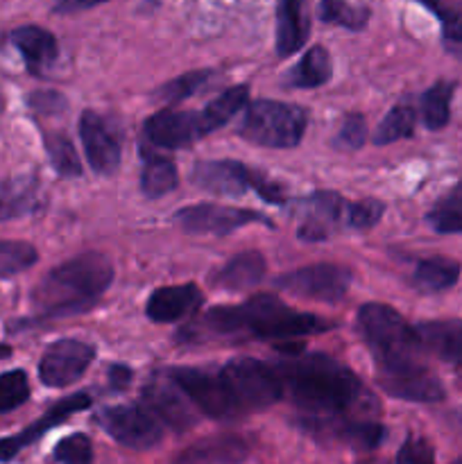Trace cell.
<instances>
[{
    "label": "cell",
    "instance_id": "obj_1",
    "mask_svg": "<svg viewBox=\"0 0 462 464\" xmlns=\"http://www.w3.org/2000/svg\"><path fill=\"white\" fill-rule=\"evenodd\" d=\"M358 326L374 353L379 383L388 394L406 401L433 403L444 399V385L426 370L415 329L385 304L370 302L358 311Z\"/></svg>",
    "mask_w": 462,
    "mask_h": 464
},
{
    "label": "cell",
    "instance_id": "obj_2",
    "mask_svg": "<svg viewBox=\"0 0 462 464\" xmlns=\"http://www.w3.org/2000/svg\"><path fill=\"white\" fill-rule=\"evenodd\" d=\"M284 392L297 408L311 415L338 417L370 401V392L356 374L324 353H297L272 365Z\"/></svg>",
    "mask_w": 462,
    "mask_h": 464
},
{
    "label": "cell",
    "instance_id": "obj_3",
    "mask_svg": "<svg viewBox=\"0 0 462 464\" xmlns=\"http://www.w3.org/2000/svg\"><path fill=\"white\" fill-rule=\"evenodd\" d=\"M204 326L213 334H247L261 340L299 338L331 329L329 322L322 317L294 311L267 293L254 295L243 306L213 308L204 317Z\"/></svg>",
    "mask_w": 462,
    "mask_h": 464
},
{
    "label": "cell",
    "instance_id": "obj_4",
    "mask_svg": "<svg viewBox=\"0 0 462 464\" xmlns=\"http://www.w3.org/2000/svg\"><path fill=\"white\" fill-rule=\"evenodd\" d=\"M113 266L102 252H86L54 267L36 290V302L45 315H72L98 302L111 285Z\"/></svg>",
    "mask_w": 462,
    "mask_h": 464
},
{
    "label": "cell",
    "instance_id": "obj_5",
    "mask_svg": "<svg viewBox=\"0 0 462 464\" xmlns=\"http://www.w3.org/2000/svg\"><path fill=\"white\" fill-rule=\"evenodd\" d=\"M306 111L294 104L276 102V100H256L247 107L240 136L249 143L263 148H294L302 143L306 131Z\"/></svg>",
    "mask_w": 462,
    "mask_h": 464
},
{
    "label": "cell",
    "instance_id": "obj_6",
    "mask_svg": "<svg viewBox=\"0 0 462 464\" xmlns=\"http://www.w3.org/2000/svg\"><path fill=\"white\" fill-rule=\"evenodd\" d=\"M220 374L243 411H263L284 397V383L274 367L256 358H234Z\"/></svg>",
    "mask_w": 462,
    "mask_h": 464
},
{
    "label": "cell",
    "instance_id": "obj_7",
    "mask_svg": "<svg viewBox=\"0 0 462 464\" xmlns=\"http://www.w3.org/2000/svg\"><path fill=\"white\" fill-rule=\"evenodd\" d=\"M193 181L204 190L217 195H243L247 190L261 195L270 204H284L285 195L276 184L267 181L265 177L256 175L252 168L243 166L231 159L220 161H199L193 166Z\"/></svg>",
    "mask_w": 462,
    "mask_h": 464
},
{
    "label": "cell",
    "instance_id": "obj_8",
    "mask_svg": "<svg viewBox=\"0 0 462 464\" xmlns=\"http://www.w3.org/2000/svg\"><path fill=\"white\" fill-rule=\"evenodd\" d=\"M168 379L211 420L229 421L245 412L220 372L213 374L199 367H172L168 370Z\"/></svg>",
    "mask_w": 462,
    "mask_h": 464
},
{
    "label": "cell",
    "instance_id": "obj_9",
    "mask_svg": "<svg viewBox=\"0 0 462 464\" xmlns=\"http://www.w3.org/2000/svg\"><path fill=\"white\" fill-rule=\"evenodd\" d=\"M351 270L333 263H317V266L299 267L288 275L276 276V285L294 297L317 299V302H338L347 295L351 285Z\"/></svg>",
    "mask_w": 462,
    "mask_h": 464
},
{
    "label": "cell",
    "instance_id": "obj_10",
    "mask_svg": "<svg viewBox=\"0 0 462 464\" xmlns=\"http://www.w3.org/2000/svg\"><path fill=\"white\" fill-rule=\"evenodd\" d=\"M98 421L116 442L136 451H145L161 442V421L145 406L127 403V406L104 408L98 415Z\"/></svg>",
    "mask_w": 462,
    "mask_h": 464
},
{
    "label": "cell",
    "instance_id": "obj_11",
    "mask_svg": "<svg viewBox=\"0 0 462 464\" xmlns=\"http://www.w3.org/2000/svg\"><path fill=\"white\" fill-rule=\"evenodd\" d=\"M270 225L265 216L247 208L225 207V204H193L175 213V225L186 234L226 236L247 225Z\"/></svg>",
    "mask_w": 462,
    "mask_h": 464
},
{
    "label": "cell",
    "instance_id": "obj_12",
    "mask_svg": "<svg viewBox=\"0 0 462 464\" xmlns=\"http://www.w3.org/2000/svg\"><path fill=\"white\" fill-rule=\"evenodd\" d=\"M95 358L93 344L75 338H62L45 349L39 362V379L48 388H66L75 383Z\"/></svg>",
    "mask_w": 462,
    "mask_h": 464
},
{
    "label": "cell",
    "instance_id": "obj_13",
    "mask_svg": "<svg viewBox=\"0 0 462 464\" xmlns=\"http://www.w3.org/2000/svg\"><path fill=\"white\" fill-rule=\"evenodd\" d=\"M149 143L166 150L186 148L202 136L211 134L199 111H179V109H161L145 121L143 127Z\"/></svg>",
    "mask_w": 462,
    "mask_h": 464
},
{
    "label": "cell",
    "instance_id": "obj_14",
    "mask_svg": "<svg viewBox=\"0 0 462 464\" xmlns=\"http://www.w3.org/2000/svg\"><path fill=\"white\" fill-rule=\"evenodd\" d=\"M80 136L86 161L98 175H113L120 166V145L95 111H84L80 118Z\"/></svg>",
    "mask_w": 462,
    "mask_h": 464
},
{
    "label": "cell",
    "instance_id": "obj_15",
    "mask_svg": "<svg viewBox=\"0 0 462 464\" xmlns=\"http://www.w3.org/2000/svg\"><path fill=\"white\" fill-rule=\"evenodd\" d=\"M89 406H91V397L86 392L71 394V397L57 401L53 408H50L48 412H45L43 417H41V420H36L34 424L27 426L23 433L0 440V460H3V462L12 460V458L16 456L21 449L27 447V444L36 442V440H39L41 435L48 433L50 429H54V426H59L62 421H66L68 417L75 415V412L86 411Z\"/></svg>",
    "mask_w": 462,
    "mask_h": 464
},
{
    "label": "cell",
    "instance_id": "obj_16",
    "mask_svg": "<svg viewBox=\"0 0 462 464\" xmlns=\"http://www.w3.org/2000/svg\"><path fill=\"white\" fill-rule=\"evenodd\" d=\"M302 240H324L335 227L347 222V202L338 193H315L302 204Z\"/></svg>",
    "mask_w": 462,
    "mask_h": 464
},
{
    "label": "cell",
    "instance_id": "obj_17",
    "mask_svg": "<svg viewBox=\"0 0 462 464\" xmlns=\"http://www.w3.org/2000/svg\"><path fill=\"white\" fill-rule=\"evenodd\" d=\"M202 304L204 295L195 284L166 285V288H159L149 295L145 315L152 322H157V324H172V322L188 317Z\"/></svg>",
    "mask_w": 462,
    "mask_h": 464
},
{
    "label": "cell",
    "instance_id": "obj_18",
    "mask_svg": "<svg viewBox=\"0 0 462 464\" xmlns=\"http://www.w3.org/2000/svg\"><path fill=\"white\" fill-rule=\"evenodd\" d=\"M179 392L181 390L170 379H168V383L166 381H152L143 392V406L170 429L186 430L195 424V417Z\"/></svg>",
    "mask_w": 462,
    "mask_h": 464
},
{
    "label": "cell",
    "instance_id": "obj_19",
    "mask_svg": "<svg viewBox=\"0 0 462 464\" xmlns=\"http://www.w3.org/2000/svg\"><path fill=\"white\" fill-rule=\"evenodd\" d=\"M311 34L306 0H279L276 5V54L290 57L303 48Z\"/></svg>",
    "mask_w": 462,
    "mask_h": 464
},
{
    "label": "cell",
    "instance_id": "obj_20",
    "mask_svg": "<svg viewBox=\"0 0 462 464\" xmlns=\"http://www.w3.org/2000/svg\"><path fill=\"white\" fill-rule=\"evenodd\" d=\"M12 44L16 45L21 53L23 62H25L27 71L34 75H43L50 66L54 63L59 54L57 39L50 34L48 30L39 25H23L12 32Z\"/></svg>",
    "mask_w": 462,
    "mask_h": 464
},
{
    "label": "cell",
    "instance_id": "obj_21",
    "mask_svg": "<svg viewBox=\"0 0 462 464\" xmlns=\"http://www.w3.org/2000/svg\"><path fill=\"white\" fill-rule=\"evenodd\" d=\"M265 276V258L261 252H243L226 261L216 275H211L213 285L222 290H247L261 284Z\"/></svg>",
    "mask_w": 462,
    "mask_h": 464
},
{
    "label": "cell",
    "instance_id": "obj_22",
    "mask_svg": "<svg viewBox=\"0 0 462 464\" xmlns=\"http://www.w3.org/2000/svg\"><path fill=\"white\" fill-rule=\"evenodd\" d=\"M415 331L426 352L435 353L442 361L460 362L462 365V322H424Z\"/></svg>",
    "mask_w": 462,
    "mask_h": 464
},
{
    "label": "cell",
    "instance_id": "obj_23",
    "mask_svg": "<svg viewBox=\"0 0 462 464\" xmlns=\"http://www.w3.org/2000/svg\"><path fill=\"white\" fill-rule=\"evenodd\" d=\"M247 456V444L238 438H211L186 449L175 464H240Z\"/></svg>",
    "mask_w": 462,
    "mask_h": 464
},
{
    "label": "cell",
    "instance_id": "obj_24",
    "mask_svg": "<svg viewBox=\"0 0 462 464\" xmlns=\"http://www.w3.org/2000/svg\"><path fill=\"white\" fill-rule=\"evenodd\" d=\"M39 207V184L32 177L0 181V222L14 220Z\"/></svg>",
    "mask_w": 462,
    "mask_h": 464
},
{
    "label": "cell",
    "instance_id": "obj_25",
    "mask_svg": "<svg viewBox=\"0 0 462 464\" xmlns=\"http://www.w3.org/2000/svg\"><path fill=\"white\" fill-rule=\"evenodd\" d=\"M460 263L447 256H430L417 263L412 285L421 293H444L460 279Z\"/></svg>",
    "mask_w": 462,
    "mask_h": 464
},
{
    "label": "cell",
    "instance_id": "obj_26",
    "mask_svg": "<svg viewBox=\"0 0 462 464\" xmlns=\"http://www.w3.org/2000/svg\"><path fill=\"white\" fill-rule=\"evenodd\" d=\"M331 75H333V62H331L329 50L324 45H313L290 71L285 82L294 89H317V86H324Z\"/></svg>",
    "mask_w": 462,
    "mask_h": 464
},
{
    "label": "cell",
    "instance_id": "obj_27",
    "mask_svg": "<svg viewBox=\"0 0 462 464\" xmlns=\"http://www.w3.org/2000/svg\"><path fill=\"white\" fill-rule=\"evenodd\" d=\"M317 429L331 430L340 442L351 444L353 449H362V451L379 447L385 435V429L376 421H340V424L338 421H333V424L317 421Z\"/></svg>",
    "mask_w": 462,
    "mask_h": 464
},
{
    "label": "cell",
    "instance_id": "obj_28",
    "mask_svg": "<svg viewBox=\"0 0 462 464\" xmlns=\"http://www.w3.org/2000/svg\"><path fill=\"white\" fill-rule=\"evenodd\" d=\"M249 100V86L247 84H238L226 89L225 93L217 95L213 102H208L207 107L202 109L204 122H207L208 131H216L220 127H225L240 109L247 104Z\"/></svg>",
    "mask_w": 462,
    "mask_h": 464
},
{
    "label": "cell",
    "instance_id": "obj_29",
    "mask_svg": "<svg viewBox=\"0 0 462 464\" xmlns=\"http://www.w3.org/2000/svg\"><path fill=\"white\" fill-rule=\"evenodd\" d=\"M426 222L438 234H462V181L433 204Z\"/></svg>",
    "mask_w": 462,
    "mask_h": 464
},
{
    "label": "cell",
    "instance_id": "obj_30",
    "mask_svg": "<svg viewBox=\"0 0 462 464\" xmlns=\"http://www.w3.org/2000/svg\"><path fill=\"white\" fill-rule=\"evenodd\" d=\"M177 181H179V175H177V168L170 159L149 157L145 161L143 172H140V190H143L145 198H163L175 188Z\"/></svg>",
    "mask_w": 462,
    "mask_h": 464
},
{
    "label": "cell",
    "instance_id": "obj_31",
    "mask_svg": "<svg viewBox=\"0 0 462 464\" xmlns=\"http://www.w3.org/2000/svg\"><path fill=\"white\" fill-rule=\"evenodd\" d=\"M456 84L453 82H438L421 95V118L428 130H442L451 118V98Z\"/></svg>",
    "mask_w": 462,
    "mask_h": 464
},
{
    "label": "cell",
    "instance_id": "obj_32",
    "mask_svg": "<svg viewBox=\"0 0 462 464\" xmlns=\"http://www.w3.org/2000/svg\"><path fill=\"white\" fill-rule=\"evenodd\" d=\"M320 18L331 25L347 27V30H362L370 21V7L358 0H322L317 9Z\"/></svg>",
    "mask_w": 462,
    "mask_h": 464
},
{
    "label": "cell",
    "instance_id": "obj_33",
    "mask_svg": "<svg viewBox=\"0 0 462 464\" xmlns=\"http://www.w3.org/2000/svg\"><path fill=\"white\" fill-rule=\"evenodd\" d=\"M415 109L410 104H397L385 113L383 121L379 122L374 131V143L376 145H390L394 140H401L412 136L415 131Z\"/></svg>",
    "mask_w": 462,
    "mask_h": 464
},
{
    "label": "cell",
    "instance_id": "obj_34",
    "mask_svg": "<svg viewBox=\"0 0 462 464\" xmlns=\"http://www.w3.org/2000/svg\"><path fill=\"white\" fill-rule=\"evenodd\" d=\"M45 152H48L53 168L62 177H80L82 175V163L75 152V145L71 143L66 134H45Z\"/></svg>",
    "mask_w": 462,
    "mask_h": 464
},
{
    "label": "cell",
    "instance_id": "obj_35",
    "mask_svg": "<svg viewBox=\"0 0 462 464\" xmlns=\"http://www.w3.org/2000/svg\"><path fill=\"white\" fill-rule=\"evenodd\" d=\"M211 75H213L211 71L184 72V75L175 77V80H170V82H166L163 86H159V89L154 91V98L161 100V102H166V104L181 102V100H186V98H190L193 93H197V91L202 89L208 80H211Z\"/></svg>",
    "mask_w": 462,
    "mask_h": 464
},
{
    "label": "cell",
    "instance_id": "obj_36",
    "mask_svg": "<svg viewBox=\"0 0 462 464\" xmlns=\"http://www.w3.org/2000/svg\"><path fill=\"white\" fill-rule=\"evenodd\" d=\"M39 258L36 249L23 240H0V276L25 272Z\"/></svg>",
    "mask_w": 462,
    "mask_h": 464
},
{
    "label": "cell",
    "instance_id": "obj_37",
    "mask_svg": "<svg viewBox=\"0 0 462 464\" xmlns=\"http://www.w3.org/2000/svg\"><path fill=\"white\" fill-rule=\"evenodd\" d=\"M27 397H30V383H27L25 372L14 370L0 376V412L23 406Z\"/></svg>",
    "mask_w": 462,
    "mask_h": 464
},
{
    "label": "cell",
    "instance_id": "obj_38",
    "mask_svg": "<svg viewBox=\"0 0 462 464\" xmlns=\"http://www.w3.org/2000/svg\"><path fill=\"white\" fill-rule=\"evenodd\" d=\"M54 460L59 464H93V444L84 433L68 435L54 447Z\"/></svg>",
    "mask_w": 462,
    "mask_h": 464
},
{
    "label": "cell",
    "instance_id": "obj_39",
    "mask_svg": "<svg viewBox=\"0 0 462 464\" xmlns=\"http://www.w3.org/2000/svg\"><path fill=\"white\" fill-rule=\"evenodd\" d=\"M385 204L379 199H361V202H347V222L344 227L365 231L371 229L383 218Z\"/></svg>",
    "mask_w": 462,
    "mask_h": 464
},
{
    "label": "cell",
    "instance_id": "obj_40",
    "mask_svg": "<svg viewBox=\"0 0 462 464\" xmlns=\"http://www.w3.org/2000/svg\"><path fill=\"white\" fill-rule=\"evenodd\" d=\"M367 139V122L361 113H349L335 136V148L340 150H358L362 148Z\"/></svg>",
    "mask_w": 462,
    "mask_h": 464
},
{
    "label": "cell",
    "instance_id": "obj_41",
    "mask_svg": "<svg viewBox=\"0 0 462 464\" xmlns=\"http://www.w3.org/2000/svg\"><path fill=\"white\" fill-rule=\"evenodd\" d=\"M394 464H435V451L424 438L406 440Z\"/></svg>",
    "mask_w": 462,
    "mask_h": 464
},
{
    "label": "cell",
    "instance_id": "obj_42",
    "mask_svg": "<svg viewBox=\"0 0 462 464\" xmlns=\"http://www.w3.org/2000/svg\"><path fill=\"white\" fill-rule=\"evenodd\" d=\"M107 0H57L54 3V12L57 14H72V12H82V9H91L95 5H102Z\"/></svg>",
    "mask_w": 462,
    "mask_h": 464
},
{
    "label": "cell",
    "instance_id": "obj_43",
    "mask_svg": "<svg viewBox=\"0 0 462 464\" xmlns=\"http://www.w3.org/2000/svg\"><path fill=\"white\" fill-rule=\"evenodd\" d=\"M131 381V370L125 365H111L109 367V383L113 385L116 390L127 388Z\"/></svg>",
    "mask_w": 462,
    "mask_h": 464
},
{
    "label": "cell",
    "instance_id": "obj_44",
    "mask_svg": "<svg viewBox=\"0 0 462 464\" xmlns=\"http://www.w3.org/2000/svg\"><path fill=\"white\" fill-rule=\"evenodd\" d=\"M54 100H59L57 93H36V95H32V107L41 109V111H45V113L62 111L63 107H57V104H50V102H54Z\"/></svg>",
    "mask_w": 462,
    "mask_h": 464
},
{
    "label": "cell",
    "instance_id": "obj_45",
    "mask_svg": "<svg viewBox=\"0 0 462 464\" xmlns=\"http://www.w3.org/2000/svg\"><path fill=\"white\" fill-rule=\"evenodd\" d=\"M417 3H421V5H424V7H428V9H433V12L438 14V16L444 12L442 0H417Z\"/></svg>",
    "mask_w": 462,
    "mask_h": 464
},
{
    "label": "cell",
    "instance_id": "obj_46",
    "mask_svg": "<svg viewBox=\"0 0 462 464\" xmlns=\"http://www.w3.org/2000/svg\"><path fill=\"white\" fill-rule=\"evenodd\" d=\"M447 48L451 50L456 57L462 59V36H457V39H453V41H447Z\"/></svg>",
    "mask_w": 462,
    "mask_h": 464
},
{
    "label": "cell",
    "instance_id": "obj_47",
    "mask_svg": "<svg viewBox=\"0 0 462 464\" xmlns=\"http://www.w3.org/2000/svg\"><path fill=\"white\" fill-rule=\"evenodd\" d=\"M451 464H462V458H460V460H456V462H451Z\"/></svg>",
    "mask_w": 462,
    "mask_h": 464
}]
</instances>
